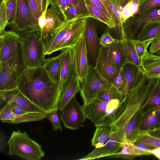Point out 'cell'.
Masks as SVG:
<instances>
[{
  "label": "cell",
  "instance_id": "obj_1",
  "mask_svg": "<svg viewBox=\"0 0 160 160\" xmlns=\"http://www.w3.org/2000/svg\"><path fill=\"white\" fill-rule=\"evenodd\" d=\"M160 79L149 78L145 74L139 84L123 99L114 111L111 125L125 131V138L134 142L140 136L139 126L143 114Z\"/></svg>",
  "mask_w": 160,
  "mask_h": 160
},
{
  "label": "cell",
  "instance_id": "obj_2",
  "mask_svg": "<svg viewBox=\"0 0 160 160\" xmlns=\"http://www.w3.org/2000/svg\"><path fill=\"white\" fill-rule=\"evenodd\" d=\"M17 89L46 113L58 110L62 92L43 64L28 67L18 81Z\"/></svg>",
  "mask_w": 160,
  "mask_h": 160
},
{
  "label": "cell",
  "instance_id": "obj_3",
  "mask_svg": "<svg viewBox=\"0 0 160 160\" xmlns=\"http://www.w3.org/2000/svg\"><path fill=\"white\" fill-rule=\"evenodd\" d=\"M8 154L27 160H39L45 154L42 146L32 139L26 132L13 131L7 142Z\"/></svg>",
  "mask_w": 160,
  "mask_h": 160
},
{
  "label": "cell",
  "instance_id": "obj_4",
  "mask_svg": "<svg viewBox=\"0 0 160 160\" xmlns=\"http://www.w3.org/2000/svg\"><path fill=\"white\" fill-rule=\"evenodd\" d=\"M27 68L20 42L16 52L6 62L0 64V90L17 88L18 79Z\"/></svg>",
  "mask_w": 160,
  "mask_h": 160
},
{
  "label": "cell",
  "instance_id": "obj_5",
  "mask_svg": "<svg viewBox=\"0 0 160 160\" xmlns=\"http://www.w3.org/2000/svg\"><path fill=\"white\" fill-rule=\"evenodd\" d=\"M23 48L24 59L28 67L43 64L46 55L42 41L36 29L18 33Z\"/></svg>",
  "mask_w": 160,
  "mask_h": 160
},
{
  "label": "cell",
  "instance_id": "obj_6",
  "mask_svg": "<svg viewBox=\"0 0 160 160\" xmlns=\"http://www.w3.org/2000/svg\"><path fill=\"white\" fill-rule=\"evenodd\" d=\"M160 16V6L141 13H137L123 23L118 31L120 40H137L145 25Z\"/></svg>",
  "mask_w": 160,
  "mask_h": 160
},
{
  "label": "cell",
  "instance_id": "obj_7",
  "mask_svg": "<svg viewBox=\"0 0 160 160\" xmlns=\"http://www.w3.org/2000/svg\"><path fill=\"white\" fill-rule=\"evenodd\" d=\"M121 101L115 100L107 103L96 98L92 102L82 106L86 119L95 125H110L114 112Z\"/></svg>",
  "mask_w": 160,
  "mask_h": 160
},
{
  "label": "cell",
  "instance_id": "obj_8",
  "mask_svg": "<svg viewBox=\"0 0 160 160\" xmlns=\"http://www.w3.org/2000/svg\"><path fill=\"white\" fill-rule=\"evenodd\" d=\"M81 84L79 92L84 104L92 102L100 92L110 89L112 86V84L101 76L94 68L90 66L87 75Z\"/></svg>",
  "mask_w": 160,
  "mask_h": 160
},
{
  "label": "cell",
  "instance_id": "obj_9",
  "mask_svg": "<svg viewBox=\"0 0 160 160\" xmlns=\"http://www.w3.org/2000/svg\"><path fill=\"white\" fill-rule=\"evenodd\" d=\"M60 117L65 128L76 130L83 126L86 119L82 106L73 97L61 111Z\"/></svg>",
  "mask_w": 160,
  "mask_h": 160
},
{
  "label": "cell",
  "instance_id": "obj_10",
  "mask_svg": "<svg viewBox=\"0 0 160 160\" xmlns=\"http://www.w3.org/2000/svg\"><path fill=\"white\" fill-rule=\"evenodd\" d=\"M9 27L18 33L37 29V21L26 0H17L15 22Z\"/></svg>",
  "mask_w": 160,
  "mask_h": 160
},
{
  "label": "cell",
  "instance_id": "obj_11",
  "mask_svg": "<svg viewBox=\"0 0 160 160\" xmlns=\"http://www.w3.org/2000/svg\"><path fill=\"white\" fill-rule=\"evenodd\" d=\"M92 19V18L86 19L84 37L89 65L94 68L101 46L98 36V24Z\"/></svg>",
  "mask_w": 160,
  "mask_h": 160
},
{
  "label": "cell",
  "instance_id": "obj_12",
  "mask_svg": "<svg viewBox=\"0 0 160 160\" xmlns=\"http://www.w3.org/2000/svg\"><path fill=\"white\" fill-rule=\"evenodd\" d=\"M71 49L74 69L81 82L87 75L89 67L84 35Z\"/></svg>",
  "mask_w": 160,
  "mask_h": 160
},
{
  "label": "cell",
  "instance_id": "obj_13",
  "mask_svg": "<svg viewBox=\"0 0 160 160\" xmlns=\"http://www.w3.org/2000/svg\"><path fill=\"white\" fill-rule=\"evenodd\" d=\"M122 68L123 82L119 90L123 99L139 84L145 74L142 67L130 63H125Z\"/></svg>",
  "mask_w": 160,
  "mask_h": 160
},
{
  "label": "cell",
  "instance_id": "obj_14",
  "mask_svg": "<svg viewBox=\"0 0 160 160\" xmlns=\"http://www.w3.org/2000/svg\"><path fill=\"white\" fill-rule=\"evenodd\" d=\"M20 43L18 33L12 30L0 32V64L6 62L16 52Z\"/></svg>",
  "mask_w": 160,
  "mask_h": 160
},
{
  "label": "cell",
  "instance_id": "obj_15",
  "mask_svg": "<svg viewBox=\"0 0 160 160\" xmlns=\"http://www.w3.org/2000/svg\"><path fill=\"white\" fill-rule=\"evenodd\" d=\"M87 18L77 19L59 43L55 52L62 51L74 46L84 35Z\"/></svg>",
  "mask_w": 160,
  "mask_h": 160
},
{
  "label": "cell",
  "instance_id": "obj_16",
  "mask_svg": "<svg viewBox=\"0 0 160 160\" xmlns=\"http://www.w3.org/2000/svg\"><path fill=\"white\" fill-rule=\"evenodd\" d=\"M8 101L18 104L28 112L47 114L42 109L24 96L17 88L11 90H0V106L4 104Z\"/></svg>",
  "mask_w": 160,
  "mask_h": 160
},
{
  "label": "cell",
  "instance_id": "obj_17",
  "mask_svg": "<svg viewBox=\"0 0 160 160\" xmlns=\"http://www.w3.org/2000/svg\"><path fill=\"white\" fill-rule=\"evenodd\" d=\"M61 53V73L59 87L62 93L77 76L72 62L71 48H67Z\"/></svg>",
  "mask_w": 160,
  "mask_h": 160
},
{
  "label": "cell",
  "instance_id": "obj_18",
  "mask_svg": "<svg viewBox=\"0 0 160 160\" xmlns=\"http://www.w3.org/2000/svg\"><path fill=\"white\" fill-rule=\"evenodd\" d=\"M50 8L46 13V23L43 29L41 39H45L59 26L66 20L65 15L59 6L50 1Z\"/></svg>",
  "mask_w": 160,
  "mask_h": 160
},
{
  "label": "cell",
  "instance_id": "obj_19",
  "mask_svg": "<svg viewBox=\"0 0 160 160\" xmlns=\"http://www.w3.org/2000/svg\"><path fill=\"white\" fill-rule=\"evenodd\" d=\"M78 19L66 20L57 27L52 33L42 40L46 55H50L55 52L59 43L65 34Z\"/></svg>",
  "mask_w": 160,
  "mask_h": 160
},
{
  "label": "cell",
  "instance_id": "obj_20",
  "mask_svg": "<svg viewBox=\"0 0 160 160\" xmlns=\"http://www.w3.org/2000/svg\"><path fill=\"white\" fill-rule=\"evenodd\" d=\"M122 142L111 135L103 146L95 148L91 152L78 160H90L107 157L118 152L121 148Z\"/></svg>",
  "mask_w": 160,
  "mask_h": 160
},
{
  "label": "cell",
  "instance_id": "obj_21",
  "mask_svg": "<svg viewBox=\"0 0 160 160\" xmlns=\"http://www.w3.org/2000/svg\"><path fill=\"white\" fill-rule=\"evenodd\" d=\"M108 48L100 47L94 68L103 78L112 84L118 74L109 59Z\"/></svg>",
  "mask_w": 160,
  "mask_h": 160
},
{
  "label": "cell",
  "instance_id": "obj_22",
  "mask_svg": "<svg viewBox=\"0 0 160 160\" xmlns=\"http://www.w3.org/2000/svg\"><path fill=\"white\" fill-rule=\"evenodd\" d=\"M159 127L160 109L155 105H148L144 111L140 122V135Z\"/></svg>",
  "mask_w": 160,
  "mask_h": 160
},
{
  "label": "cell",
  "instance_id": "obj_23",
  "mask_svg": "<svg viewBox=\"0 0 160 160\" xmlns=\"http://www.w3.org/2000/svg\"><path fill=\"white\" fill-rule=\"evenodd\" d=\"M141 67L148 78H160V56L146 51L142 59Z\"/></svg>",
  "mask_w": 160,
  "mask_h": 160
},
{
  "label": "cell",
  "instance_id": "obj_24",
  "mask_svg": "<svg viewBox=\"0 0 160 160\" xmlns=\"http://www.w3.org/2000/svg\"><path fill=\"white\" fill-rule=\"evenodd\" d=\"M149 155H152L148 152L138 148L133 142L124 138L120 150L117 153L107 157L120 158L132 160L137 157Z\"/></svg>",
  "mask_w": 160,
  "mask_h": 160
},
{
  "label": "cell",
  "instance_id": "obj_25",
  "mask_svg": "<svg viewBox=\"0 0 160 160\" xmlns=\"http://www.w3.org/2000/svg\"><path fill=\"white\" fill-rule=\"evenodd\" d=\"M140 0H120L118 10V18L120 30L122 24L129 18L136 13L138 10Z\"/></svg>",
  "mask_w": 160,
  "mask_h": 160
},
{
  "label": "cell",
  "instance_id": "obj_26",
  "mask_svg": "<svg viewBox=\"0 0 160 160\" xmlns=\"http://www.w3.org/2000/svg\"><path fill=\"white\" fill-rule=\"evenodd\" d=\"M121 41L108 47V54L110 62L117 74L126 63Z\"/></svg>",
  "mask_w": 160,
  "mask_h": 160
},
{
  "label": "cell",
  "instance_id": "obj_27",
  "mask_svg": "<svg viewBox=\"0 0 160 160\" xmlns=\"http://www.w3.org/2000/svg\"><path fill=\"white\" fill-rule=\"evenodd\" d=\"M43 65L52 79L59 84L61 73V53L56 56L45 59Z\"/></svg>",
  "mask_w": 160,
  "mask_h": 160
},
{
  "label": "cell",
  "instance_id": "obj_28",
  "mask_svg": "<svg viewBox=\"0 0 160 160\" xmlns=\"http://www.w3.org/2000/svg\"><path fill=\"white\" fill-rule=\"evenodd\" d=\"M65 15L66 20L85 18H94L88 9L84 0L73 6L68 8Z\"/></svg>",
  "mask_w": 160,
  "mask_h": 160
},
{
  "label": "cell",
  "instance_id": "obj_29",
  "mask_svg": "<svg viewBox=\"0 0 160 160\" xmlns=\"http://www.w3.org/2000/svg\"><path fill=\"white\" fill-rule=\"evenodd\" d=\"M96 129L91 140L92 145L95 148L103 146L112 132L110 125H95Z\"/></svg>",
  "mask_w": 160,
  "mask_h": 160
},
{
  "label": "cell",
  "instance_id": "obj_30",
  "mask_svg": "<svg viewBox=\"0 0 160 160\" xmlns=\"http://www.w3.org/2000/svg\"><path fill=\"white\" fill-rule=\"evenodd\" d=\"M81 82L78 77L66 88L62 92L58 104L60 111L78 93L80 90Z\"/></svg>",
  "mask_w": 160,
  "mask_h": 160
},
{
  "label": "cell",
  "instance_id": "obj_31",
  "mask_svg": "<svg viewBox=\"0 0 160 160\" xmlns=\"http://www.w3.org/2000/svg\"><path fill=\"white\" fill-rule=\"evenodd\" d=\"M87 7L94 18L106 24L110 29H116L113 21L90 0H84Z\"/></svg>",
  "mask_w": 160,
  "mask_h": 160
},
{
  "label": "cell",
  "instance_id": "obj_32",
  "mask_svg": "<svg viewBox=\"0 0 160 160\" xmlns=\"http://www.w3.org/2000/svg\"><path fill=\"white\" fill-rule=\"evenodd\" d=\"M126 63H130L138 67H141L142 60L138 56L134 47L131 40H122Z\"/></svg>",
  "mask_w": 160,
  "mask_h": 160
},
{
  "label": "cell",
  "instance_id": "obj_33",
  "mask_svg": "<svg viewBox=\"0 0 160 160\" xmlns=\"http://www.w3.org/2000/svg\"><path fill=\"white\" fill-rule=\"evenodd\" d=\"M160 33V22H151L147 23L138 36L140 41H152Z\"/></svg>",
  "mask_w": 160,
  "mask_h": 160
},
{
  "label": "cell",
  "instance_id": "obj_34",
  "mask_svg": "<svg viewBox=\"0 0 160 160\" xmlns=\"http://www.w3.org/2000/svg\"><path fill=\"white\" fill-rule=\"evenodd\" d=\"M109 13L111 19L117 27L116 30L120 27L118 18V10L120 0H100Z\"/></svg>",
  "mask_w": 160,
  "mask_h": 160
},
{
  "label": "cell",
  "instance_id": "obj_35",
  "mask_svg": "<svg viewBox=\"0 0 160 160\" xmlns=\"http://www.w3.org/2000/svg\"><path fill=\"white\" fill-rule=\"evenodd\" d=\"M37 23L39 17L50 4V0H26Z\"/></svg>",
  "mask_w": 160,
  "mask_h": 160
},
{
  "label": "cell",
  "instance_id": "obj_36",
  "mask_svg": "<svg viewBox=\"0 0 160 160\" xmlns=\"http://www.w3.org/2000/svg\"><path fill=\"white\" fill-rule=\"evenodd\" d=\"M45 118H46V114L39 112H28L23 114H16L12 124L40 121Z\"/></svg>",
  "mask_w": 160,
  "mask_h": 160
},
{
  "label": "cell",
  "instance_id": "obj_37",
  "mask_svg": "<svg viewBox=\"0 0 160 160\" xmlns=\"http://www.w3.org/2000/svg\"><path fill=\"white\" fill-rule=\"evenodd\" d=\"M96 98L107 103H109L115 100H119L122 101L123 99L119 89L113 86L110 89L105 90L100 92Z\"/></svg>",
  "mask_w": 160,
  "mask_h": 160
},
{
  "label": "cell",
  "instance_id": "obj_38",
  "mask_svg": "<svg viewBox=\"0 0 160 160\" xmlns=\"http://www.w3.org/2000/svg\"><path fill=\"white\" fill-rule=\"evenodd\" d=\"M0 110V120L3 122L12 123L16 116L12 111V102L8 101Z\"/></svg>",
  "mask_w": 160,
  "mask_h": 160
},
{
  "label": "cell",
  "instance_id": "obj_39",
  "mask_svg": "<svg viewBox=\"0 0 160 160\" xmlns=\"http://www.w3.org/2000/svg\"><path fill=\"white\" fill-rule=\"evenodd\" d=\"M17 6V0L7 1V12L8 26L10 27L14 22Z\"/></svg>",
  "mask_w": 160,
  "mask_h": 160
},
{
  "label": "cell",
  "instance_id": "obj_40",
  "mask_svg": "<svg viewBox=\"0 0 160 160\" xmlns=\"http://www.w3.org/2000/svg\"><path fill=\"white\" fill-rule=\"evenodd\" d=\"M138 57L142 60L152 41H142L138 40H131Z\"/></svg>",
  "mask_w": 160,
  "mask_h": 160
},
{
  "label": "cell",
  "instance_id": "obj_41",
  "mask_svg": "<svg viewBox=\"0 0 160 160\" xmlns=\"http://www.w3.org/2000/svg\"><path fill=\"white\" fill-rule=\"evenodd\" d=\"M58 110L52 111L46 114V118L50 121L52 127L53 129L55 131L58 130L62 131L63 128L61 123V119L59 116Z\"/></svg>",
  "mask_w": 160,
  "mask_h": 160
},
{
  "label": "cell",
  "instance_id": "obj_42",
  "mask_svg": "<svg viewBox=\"0 0 160 160\" xmlns=\"http://www.w3.org/2000/svg\"><path fill=\"white\" fill-rule=\"evenodd\" d=\"M8 25L7 1L2 0L0 5V32L4 30Z\"/></svg>",
  "mask_w": 160,
  "mask_h": 160
},
{
  "label": "cell",
  "instance_id": "obj_43",
  "mask_svg": "<svg viewBox=\"0 0 160 160\" xmlns=\"http://www.w3.org/2000/svg\"><path fill=\"white\" fill-rule=\"evenodd\" d=\"M134 142H142L155 147H160V138L151 136L148 132L140 136Z\"/></svg>",
  "mask_w": 160,
  "mask_h": 160
},
{
  "label": "cell",
  "instance_id": "obj_44",
  "mask_svg": "<svg viewBox=\"0 0 160 160\" xmlns=\"http://www.w3.org/2000/svg\"><path fill=\"white\" fill-rule=\"evenodd\" d=\"M122 40L114 38L108 31L104 32L99 38L100 44L101 47L108 48L110 45L119 42Z\"/></svg>",
  "mask_w": 160,
  "mask_h": 160
},
{
  "label": "cell",
  "instance_id": "obj_45",
  "mask_svg": "<svg viewBox=\"0 0 160 160\" xmlns=\"http://www.w3.org/2000/svg\"><path fill=\"white\" fill-rule=\"evenodd\" d=\"M148 105H156L160 109V80L154 88L148 102Z\"/></svg>",
  "mask_w": 160,
  "mask_h": 160
},
{
  "label": "cell",
  "instance_id": "obj_46",
  "mask_svg": "<svg viewBox=\"0 0 160 160\" xmlns=\"http://www.w3.org/2000/svg\"><path fill=\"white\" fill-rule=\"evenodd\" d=\"M159 6L160 0H145L140 3L137 13H142Z\"/></svg>",
  "mask_w": 160,
  "mask_h": 160
},
{
  "label": "cell",
  "instance_id": "obj_47",
  "mask_svg": "<svg viewBox=\"0 0 160 160\" xmlns=\"http://www.w3.org/2000/svg\"><path fill=\"white\" fill-rule=\"evenodd\" d=\"M160 49V33L152 41L149 49L152 54L155 53Z\"/></svg>",
  "mask_w": 160,
  "mask_h": 160
},
{
  "label": "cell",
  "instance_id": "obj_48",
  "mask_svg": "<svg viewBox=\"0 0 160 160\" xmlns=\"http://www.w3.org/2000/svg\"><path fill=\"white\" fill-rule=\"evenodd\" d=\"M12 109L13 112L17 115L23 114L30 112L27 111L20 105L13 102H12Z\"/></svg>",
  "mask_w": 160,
  "mask_h": 160
},
{
  "label": "cell",
  "instance_id": "obj_49",
  "mask_svg": "<svg viewBox=\"0 0 160 160\" xmlns=\"http://www.w3.org/2000/svg\"><path fill=\"white\" fill-rule=\"evenodd\" d=\"M123 78V72L122 68L116 77L114 81L112 84V86L116 88L119 89L122 83Z\"/></svg>",
  "mask_w": 160,
  "mask_h": 160
},
{
  "label": "cell",
  "instance_id": "obj_50",
  "mask_svg": "<svg viewBox=\"0 0 160 160\" xmlns=\"http://www.w3.org/2000/svg\"><path fill=\"white\" fill-rule=\"evenodd\" d=\"M133 142L137 147L142 150L152 149L156 148L150 144L142 142Z\"/></svg>",
  "mask_w": 160,
  "mask_h": 160
},
{
  "label": "cell",
  "instance_id": "obj_51",
  "mask_svg": "<svg viewBox=\"0 0 160 160\" xmlns=\"http://www.w3.org/2000/svg\"><path fill=\"white\" fill-rule=\"evenodd\" d=\"M90 0L95 5L102 10L110 19H111L109 13L100 0Z\"/></svg>",
  "mask_w": 160,
  "mask_h": 160
},
{
  "label": "cell",
  "instance_id": "obj_52",
  "mask_svg": "<svg viewBox=\"0 0 160 160\" xmlns=\"http://www.w3.org/2000/svg\"><path fill=\"white\" fill-rule=\"evenodd\" d=\"M56 3L60 8L64 15L65 11L67 9V5L66 0H50Z\"/></svg>",
  "mask_w": 160,
  "mask_h": 160
},
{
  "label": "cell",
  "instance_id": "obj_53",
  "mask_svg": "<svg viewBox=\"0 0 160 160\" xmlns=\"http://www.w3.org/2000/svg\"><path fill=\"white\" fill-rule=\"evenodd\" d=\"M6 145L5 135L1 130L0 131V151L3 152Z\"/></svg>",
  "mask_w": 160,
  "mask_h": 160
},
{
  "label": "cell",
  "instance_id": "obj_54",
  "mask_svg": "<svg viewBox=\"0 0 160 160\" xmlns=\"http://www.w3.org/2000/svg\"><path fill=\"white\" fill-rule=\"evenodd\" d=\"M145 151L150 153L160 160V147H156L152 149H146Z\"/></svg>",
  "mask_w": 160,
  "mask_h": 160
},
{
  "label": "cell",
  "instance_id": "obj_55",
  "mask_svg": "<svg viewBox=\"0 0 160 160\" xmlns=\"http://www.w3.org/2000/svg\"><path fill=\"white\" fill-rule=\"evenodd\" d=\"M148 133L153 137L160 138V127L148 131Z\"/></svg>",
  "mask_w": 160,
  "mask_h": 160
},
{
  "label": "cell",
  "instance_id": "obj_56",
  "mask_svg": "<svg viewBox=\"0 0 160 160\" xmlns=\"http://www.w3.org/2000/svg\"><path fill=\"white\" fill-rule=\"evenodd\" d=\"M67 7L73 6L81 2L82 0H66Z\"/></svg>",
  "mask_w": 160,
  "mask_h": 160
},
{
  "label": "cell",
  "instance_id": "obj_57",
  "mask_svg": "<svg viewBox=\"0 0 160 160\" xmlns=\"http://www.w3.org/2000/svg\"><path fill=\"white\" fill-rule=\"evenodd\" d=\"M151 22H160V16L149 21L148 23Z\"/></svg>",
  "mask_w": 160,
  "mask_h": 160
},
{
  "label": "cell",
  "instance_id": "obj_58",
  "mask_svg": "<svg viewBox=\"0 0 160 160\" xmlns=\"http://www.w3.org/2000/svg\"><path fill=\"white\" fill-rule=\"evenodd\" d=\"M155 55L157 56H160V49L158 51L155 53Z\"/></svg>",
  "mask_w": 160,
  "mask_h": 160
},
{
  "label": "cell",
  "instance_id": "obj_59",
  "mask_svg": "<svg viewBox=\"0 0 160 160\" xmlns=\"http://www.w3.org/2000/svg\"><path fill=\"white\" fill-rule=\"evenodd\" d=\"M145 0H140V3Z\"/></svg>",
  "mask_w": 160,
  "mask_h": 160
},
{
  "label": "cell",
  "instance_id": "obj_60",
  "mask_svg": "<svg viewBox=\"0 0 160 160\" xmlns=\"http://www.w3.org/2000/svg\"><path fill=\"white\" fill-rule=\"evenodd\" d=\"M4 0V1H7L8 0Z\"/></svg>",
  "mask_w": 160,
  "mask_h": 160
}]
</instances>
